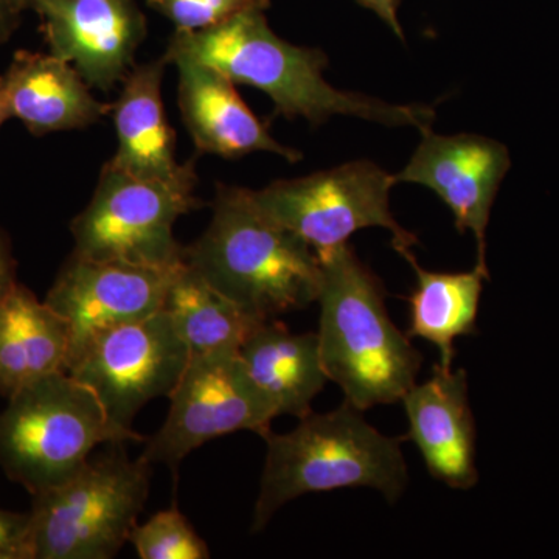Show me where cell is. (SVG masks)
<instances>
[{"label":"cell","mask_w":559,"mask_h":559,"mask_svg":"<svg viewBox=\"0 0 559 559\" xmlns=\"http://www.w3.org/2000/svg\"><path fill=\"white\" fill-rule=\"evenodd\" d=\"M69 344L66 320L17 282L0 299V395L66 371Z\"/></svg>","instance_id":"d6986e66"},{"label":"cell","mask_w":559,"mask_h":559,"mask_svg":"<svg viewBox=\"0 0 559 559\" xmlns=\"http://www.w3.org/2000/svg\"><path fill=\"white\" fill-rule=\"evenodd\" d=\"M344 401L326 414H308L288 433H267L252 532L266 528L283 506L311 492L373 488L389 503L399 502L409 485L401 441L367 423Z\"/></svg>","instance_id":"277c9868"},{"label":"cell","mask_w":559,"mask_h":559,"mask_svg":"<svg viewBox=\"0 0 559 559\" xmlns=\"http://www.w3.org/2000/svg\"><path fill=\"white\" fill-rule=\"evenodd\" d=\"M167 66L165 58L134 66L112 105L119 145L108 165L134 178L178 180L197 175L193 162L176 159V134L162 100Z\"/></svg>","instance_id":"e0dca14e"},{"label":"cell","mask_w":559,"mask_h":559,"mask_svg":"<svg viewBox=\"0 0 559 559\" xmlns=\"http://www.w3.org/2000/svg\"><path fill=\"white\" fill-rule=\"evenodd\" d=\"M142 559H209L207 543L194 532L178 506L159 511L132 528L130 540Z\"/></svg>","instance_id":"7402d4cb"},{"label":"cell","mask_w":559,"mask_h":559,"mask_svg":"<svg viewBox=\"0 0 559 559\" xmlns=\"http://www.w3.org/2000/svg\"><path fill=\"white\" fill-rule=\"evenodd\" d=\"M162 310L170 316L191 356L240 352L264 322L210 286L186 261L173 280Z\"/></svg>","instance_id":"44dd1931"},{"label":"cell","mask_w":559,"mask_h":559,"mask_svg":"<svg viewBox=\"0 0 559 559\" xmlns=\"http://www.w3.org/2000/svg\"><path fill=\"white\" fill-rule=\"evenodd\" d=\"M27 9H31V0H0V46L9 43L20 28Z\"/></svg>","instance_id":"d4e9b609"},{"label":"cell","mask_w":559,"mask_h":559,"mask_svg":"<svg viewBox=\"0 0 559 559\" xmlns=\"http://www.w3.org/2000/svg\"><path fill=\"white\" fill-rule=\"evenodd\" d=\"M358 2L367 10L373 11L385 25H389L390 31L404 40V32L399 16L401 0H358Z\"/></svg>","instance_id":"484cf974"},{"label":"cell","mask_w":559,"mask_h":559,"mask_svg":"<svg viewBox=\"0 0 559 559\" xmlns=\"http://www.w3.org/2000/svg\"><path fill=\"white\" fill-rule=\"evenodd\" d=\"M50 53L68 61L94 90L109 92L134 68L146 17L134 0H31Z\"/></svg>","instance_id":"4fadbf2b"},{"label":"cell","mask_w":559,"mask_h":559,"mask_svg":"<svg viewBox=\"0 0 559 559\" xmlns=\"http://www.w3.org/2000/svg\"><path fill=\"white\" fill-rule=\"evenodd\" d=\"M212 207L207 230L183 248L191 270L255 319H275L318 301V253L266 218L249 189L218 186Z\"/></svg>","instance_id":"3957f363"},{"label":"cell","mask_w":559,"mask_h":559,"mask_svg":"<svg viewBox=\"0 0 559 559\" xmlns=\"http://www.w3.org/2000/svg\"><path fill=\"white\" fill-rule=\"evenodd\" d=\"M240 358L275 415L304 418L329 382L318 333L296 334L275 319L264 320L240 348Z\"/></svg>","instance_id":"ac0fdd59"},{"label":"cell","mask_w":559,"mask_h":559,"mask_svg":"<svg viewBox=\"0 0 559 559\" xmlns=\"http://www.w3.org/2000/svg\"><path fill=\"white\" fill-rule=\"evenodd\" d=\"M151 463L124 451L90 459L60 487L32 496L35 559H110L130 540L150 496Z\"/></svg>","instance_id":"8992f818"},{"label":"cell","mask_w":559,"mask_h":559,"mask_svg":"<svg viewBox=\"0 0 559 559\" xmlns=\"http://www.w3.org/2000/svg\"><path fill=\"white\" fill-rule=\"evenodd\" d=\"M198 175L178 180L140 179L103 167L94 197L70 224L73 255L150 267L183 263L175 237L180 216L201 207Z\"/></svg>","instance_id":"52a82bcc"},{"label":"cell","mask_w":559,"mask_h":559,"mask_svg":"<svg viewBox=\"0 0 559 559\" xmlns=\"http://www.w3.org/2000/svg\"><path fill=\"white\" fill-rule=\"evenodd\" d=\"M396 183L428 187L448 205L460 234L469 230L477 242V264L488 270L489 213L500 183L511 167L509 150L498 140L476 134L440 135L430 128Z\"/></svg>","instance_id":"7c38bea8"},{"label":"cell","mask_w":559,"mask_h":559,"mask_svg":"<svg viewBox=\"0 0 559 559\" xmlns=\"http://www.w3.org/2000/svg\"><path fill=\"white\" fill-rule=\"evenodd\" d=\"M395 183V175L380 165L356 160L305 178L275 180L249 193L266 218L293 231L316 253L345 245L353 234L369 227L389 230L393 249L401 253L418 241L390 212Z\"/></svg>","instance_id":"ba28073f"},{"label":"cell","mask_w":559,"mask_h":559,"mask_svg":"<svg viewBox=\"0 0 559 559\" xmlns=\"http://www.w3.org/2000/svg\"><path fill=\"white\" fill-rule=\"evenodd\" d=\"M16 260L9 237L0 230V299L16 285Z\"/></svg>","instance_id":"4316f807"},{"label":"cell","mask_w":559,"mask_h":559,"mask_svg":"<svg viewBox=\"0 0 559 559\" xmlns=\"http://www.w3.org/2000/svg\"><path fill=\"white\" fill-rule=\"evenodd\" d=\"M401 403L409 423L406 439L418 448L430 476L457 491L476 487V421L466 370L437 364L432 377L412 385Z\"/></svg>","instance_id":"5bb4252c"},{"label":"cell","mask_w":559,"mask_h":559,"mask_svg":"<svg viewBox=\"0 0 559 559\" xmlns=\"http://www.w3.org/2000/svg\"><path fill=\"white\" fill-rule=\"evenodd\" d=\"M11 119L9 105H7L5 95H3L2 87H0V127Z\"/></svg>","instance_id":"83f0119b"},{"label":"cell","mask_w":559,"mask_h":559,"mask_svg":"<svg viewBox=\"0 0 559 559\" xmlns=\"http://www.w3.org/2000/svg\"><path fill=\"white\" fill-rule=\"evenodd\" d=\"M11 119L33 135L90 128L112 112L98 102L79 70L53 53L17 50L0 75Z\"/></svg>","instance_id":"2e32d148"},{"label":"cell","mask_w":559,"mask_h":559,"mask_svg":"<svg viewBox=\"0 0 559 559\" xmlns=\"http://www.w3.org/2000/svg\"><path fill=\"white\" fill-rule=\"evenodd\" d=\"M168 64L178 69L180 114L200 153L238 159L264 151L293 164L301 159L300 151L272 138L234 81L218 70L190 58H175Z\"/></svg>","instance_id":"9a60e30c"},{"label":"cell","mask_w":559,"mask_h":559,"mask_svg":"<svg viewBox=\"0 0 559 559\" xmlns=\"http://www.w3.org/2000/svg\"><path fill=\"white\" fill-rule=\"evenodd\" d=\"M127 441L97 396L66 371L24 385L0 412V466L32 496L72 479L98 444Z\"/></svg>","instance_id":"5b68a950"},{"label":"cell","mask_w":559,"mask_h":559,"mask_svg":"<svg viewBox=\"0 0 559 559\" xmlns=\"http://www.w3.org/2000/svg\"><path fill=\"white\" fill-rule=\"evenodd\" d=\"M182 264L138 266L83 259L72 253L46 297V304L68 323V367L105 331L159 312Z\"/></svg>","instance_id":"8fae6325"},{"label":"cell","mask_w":559,"mask_h":559,"mask_svg":"<svg viewBox=\"0 0 559 559\" xmlns=\"http://www.w3.org/2000/svg\"><path fill=\"white\" fill-rule=\"evenodd\" d=\"M162 428L146 441L145 462L178 471L180 462L202 444L250 430L266 437L277 415L249 377L240 352L191 356L173 390Z\"/></svg>","instance_id":"30bf717a"},{"label":"cell","mask_w":559,"mask_h":559,"mask_svg":"<svg viewBox=\"0 0 559 559\" xmlns=\"http://www.w3.org/2000/svg\"><path fill=\"white\" fill-rule=\"evenodd\" d=\"M270 0H252L229 20L200 32L173 33L164 58H190L218 70L235 84H249L271 98L275 116L305 119L312 127L333 116H352L385 127L428 130L436 110L390 103L336 90L326 83L325 51L294 46L267 22Z\"/></svg>","instance_id":"6da1fadb"},{"label":"cell","mask_w":559,"mask_h":559,"mask_svg":"<svg viewBox=\"0 0 559 559\" xmlns=\"http://www.w3.org/2000/svg\"><path fill=\"white\" fill-rule=\"evenodd\" d=\"M252 0H146L179 32H200L229 20Z\"/></svg>","instance_id":"603a6c76"},{"label":"cell","mask_w":559,"mask_h":559,"mask_svg":"<svg viewBox=\"0 0 559 559\" xmlns=\"http://www.w3.org/2000/svg\"><path fill=\"white\" fill-rule=\"evenodd\" d=\"M0 559H35L28 513L0 509Z\"/></svg>","instance_id":"cb8c5ba5"},{"label":"cell","mask_w":559,"mask_h":559,"mask_svg":"<svg viewBox=\"0 0 559 559\" xmlns=\"http://www.w3.org/2000/svg\"><path fill=\"white\" fill-rule=\"evenodd\" d=\"M190 349L164 310L95 337L69 364L73 380L100 401L110 426L142 440L132 423L140 409L170 396L190 362Z\"/></svg>","instance_id":"9c48e42d"},{"label":"cell","mask_w":559,"mask_h":559,"mask_svg":"<svg viewBox=\"0 0 559 559\" xmlns=\"http://www.w3.org/2000/svg\"><path fill=\"white\" fill-rule=\"evenodd\" d=\"M403 255L417 274V288L409 299L411 325L407 336L428 341L439 348L443 369H452L454 342L476 333L484 282L488 270L476 264L468 272H432L419 266L412 249Z\"/></svg>","instance_id":"ffe728a7"},{"label":"cell","mask_w":559,"mask_h":559,"mask_svg":"<svg viewBox=\"0 0 559 559\" xmlns=\"http://www.w3.org/2000/svg\"><path fill=\"white\" fill-rule=\"evenodd\" d=\"M318 255V340L329 380L360 411L401 401L417 384L423 358L390 319L384 285L349 242Z\"/></svg>","instance_id":"7a4b0ae2"}]
</instances>
